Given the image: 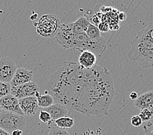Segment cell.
Returning <instances> with one entry per match:
<instances>
[{
	"instance_id": "1",
	"label": "cell",
	"mask_w": 153,
	"mask_h": 135,
	"mask_svg": "<svg viewBox=\"0 0 153 135\" xmlns=\"http://www.w3.org/2000/svg\"><path fill=\"white\" fill-rule=\"evenodd\" d=\"M46 92L55 103L85 115L102 117L108 112L115 90L111 73L96 65L82 68L78 62H65L51 75Z\"/></svg>"
},
{
	"instance_id": "2",
	"label": "cell",
	"mask_w": 153,
	"mask_h": 135,
	"mask_svg": "<svg viewBox=\"0 0 153 135\" xmlns=\"http://www.w3.org/2000/svg\"><path fill=\"white\" fill-rule=\"evenodd\" d=\"M55 37L58 43L64 49L80 51L88 50L98 56H101L106 50L107 43L104 38L100 41H94L89 39L85 32L74 33L70 23L60 25Z\"/></svg>"
},
{
	"instance_id": "3",
	"label": "cell",
	"mask_w": 153,
	"mask_h": 135,
	"mask_svg": "<svg viewBox=\"0 0 153 135\" xmlns=\"http://www.w3.org/2000/svg\"><path fill=\"white\" fill-rule=\"evenodd\" d=\"M153 22L135 34L130 42L128 57L143 68H153Z\"/></svg>"
},
{
	"instance_id": "4",
	"label": "cell",
	"mask_w": 153,
	"mask_h": 135,
	"mask_svg": "<svg viewBox=\"0 0 153 135\" xmlns=\"http://www.w3.org/2000/svg\"><path fill=\"white\" fill-rule=\"evenodd\" d=\"M33 24L36 27L37 33L45 38L55 36L60 26V20L55 15H43L37 22H33Z\"/></svg>"
},
{
	"instance_id": "5",
	"label": "cell",
	"mask_w": 153,
	"mask_h": 135,
	"mask_svg": "<svg viewBox=\"0 0 153 135\" xmlns=\"http://www.w3.org/2000/svg\"><path fill=\"white\" fill-rule=\"evenodd\" d=\"M26 126V121L24 116L3 110L0 113V128L7 133L11 134L16 129L22 131Z\"/></svg>"
},
{
	"instance_id": "6",
	"label": "cell",
	"mask_w": 153,
	"mask_h": 135,
	"mask_svg": "<svg viewBox=\"0 0 153 135\" xmlns=\"http://www.w3.org/2000/svg\"><path fill=\"white\" fill-rule=\"evenodd\" d=\"M11 94L19 99L27 97H37L40 94L39 88L35 82H29L25 84L13 86L11 89Z\"/></svg>"
},
{
	"instance_id": "7",
	"label": "cell",
	"mask_w": 153,
	"mask_h": 135,
	"mask_svg": "<svg viewBox=\"0 0 153 135\" xmlns=\"http://www.w3.org/2000/svg\"><path fill=\"white\" fill-rule=\"evenodd\" d=\"M16 70V62L11 58L9 57L0 58V81L10 83Z\"/></svg>"
},
{
	"instance_id": "8",
	"label": "cell",
	"mask_w": 153,
	"mask_h": 135,
	"mask_svg": "<svg viewBox=\"0 0 153 135\" xmlns=\"http://www.w3.org/2000/svg\"><path fill=\"white\" fill-rule=\"evenodd\" d=\"M19 99L16 98L15 96L9 93L2 98L0 99V105L3 110L11 112L19 115L24 116L21 109L19 105Z\"/></svg>"
},
{
	"instance_id": "9",
	"label": "cell",
	"mask_w": 153,
	"mask_h": 135,
	"mask_svg": "<svg viewBox=\"0 0 153 135\" xmlns=\"http://www.w3.org/2000/svg\"><path fill=\"white\" fill-rule=\"evenodd\" d=\"M33 77V71L29 70L24 68H17L11 81L10 82V85H11V87H13V86L25 84V83L32 81Z\"/></svg>"
},
{
	"instance_id": "10",
	"label": "cell",
	"mask_w": 153,
	"mask_h": 135,
	"mask_svg": "<svg viewBox=\"0 0 153 135\" xmlns=\"http://www.w3.org/2000/svg\"><path fill=\"white\" fill-rule=\"evenodd\" d=\"M19 101L20 107L24 115L28 116H33L39 109V107L38 105L36 97H27V98L20 99Z\"/></svg>"
},
{
	"instance_id": "11",
	"label": "cell",
	"mask_w": 153,
	"mask_h": 135,
	"mask_svg": "<svg viewBox=\"0 0 153 135\" xmlns=\"http://www.w3.org/2000/svg\"><path fill=\"white\" fill-rule=\"evenodd\" d=\"M96 62L97 56L90 51H82L79 56L78 64L83 68H92L96 65Z\"/></svg>"
},
{
	"instance_id": "12",
	"label": "cell",
	"mask_w": 153,
	"mask_h": 135,
	"mask_svg": "<svg viewBox=\"0 0 153 135\" xmlns=\"http://www.w3.org/2000/svg\"><path fill=\"white\" fill-rule=\"evenodd\" d=\"M43 110L49 113L53 121L62 117L67 116L69 114V110L65 106L57 103H54L47 108L43 109Z\"/></svg>"
},
{
	"instance_id": "13",
	"label": "cell",
	"mask_w": 153,
	"mask_h": 135,
	"mask_svg": "<svg viewBox=\"0 0 153 135\" xmlns=\"http://www.w3.org/2000/svg\"><path fill=\"white\" fill-rule=\"evenodd\" d=\"M134 105L138 109L153 107V90L145 92L134 100Z\"/></svg>"
},
{
	"instance_id": "14",
	"label": "cell",
	"mask_w": 153,
	"mask_h": 135,
	"mask_svg": "<svg viewBox=\"0 0 153 135\" xmlns=\"http://www.w3.org/2000/svg\"><path fill=\"white\" fill-rule=\"evenodd\" d=\"M86 34L90 39L94 41H100L103 39L101 35L100 31L99 30L98 26H96L90 23L86 31Z\"/></svg>"
},
{
	"instance_id": "15",
	"label": "cell",
	"mask_w": 153,
	"mask_h": 135,
	"mask_svg": "<svg viewBox=\"0 0 153 135\" xmlns=\"http://www.w3.org/2000/svg\"><path fill=\"white\" fill-rule=\"evenodd\" d=\"M37 103L39 107L42 108H47V107L51 106L54 103V98L51 95L46 93V94L41 95L40 94L37 97Z\"/></svg>"
},
{
	"instance_id": "16",
	"label": "cell",
	"mask_w": 153,
	"mask_h": 135,
	"mask_svg": "<svg viewBox=\"0 0 153 135\" xmlns=\"http://www.w3.org/2000/svg\"><path fill=\"white\" fill-rule=\"evenodd\" d=\"M55 126L61 129H69L74 126L75 122L73 118L68 116L62 117L54 121Z\"/></svg>"
},
{
	"instance_id": "17",
	"label": "cell",
	"mask_w": 153,
	"mask_h": 135,
	"mask_svg": "<svg viewBox=\"0 0 153 135\" xmlns=\"http://www.w3.org/2000/svg\"><path fill=\"white\" fill-rule=\"evenodd\" d=\"M139 116L141 117L143 122H146L153 119V107H147L140 110Z\"/></svg>"
},
{
	"instance_id": "18",
	"label": "cell",
	"mask_w": 153,
	"mask_h": 135,
	"mask_svg": "<svg viewBox=\"0 0 153 135\" xmlns=\"http://www.w3.org/2000/svg\"><path fill=\"white\" fill-rule=\"evenodd\" d=\"M11 86L9 82L0 81V99L11 93Z\"/></svg>"
},
{
	"instance_id": "19",
	"label": "cell",
	"mask_w": 153,
	"mask_h": 135,
	"mask_svg": "<svg viewBox=\"0 0 153 135\" xmlns=\"http://www.w3.org/2000/svg\"><path fill=\"white\" fill-rule=\"evenodd\" d=\"M48 135H70L65 129H61L56 126L53 127L50 129Z\"/></svg>"
},
{
	"instance_id": "20",
	"label": "cell",
	"mask_w": 153,
	"mask_h": 135,
	"mask_svg": "<svg viewBox=\"0 0 153 135\" xmlns=\"http://www.w3.org/2000/svg\"><path fill=\"white\" fill-rule=\"evenodd\" d=\"M39 120L43 122V123H48L49 126H51L52 122H53V120L51 118V116L49 113L45 111L44 110H41L39 113Z\"/></svg>"
},
{
	"instance_id": "21",
	"label": "cell",
	"mask_w": 153,
	"mask_h": 135,
	"mask_svg": "<svg viewBox=\"0 0 153 135\" xmlns=\"http://www.w3.org/2000/svg\"><path fill=\"white\" fill-rule=\"evenodd\" d=\"M143 120L141 118V117L139 115H135L131 118V124L134 127H138L141 126L143 124Z\"/></svg>"
},
{
	"instance_id": "22",
	"label": "cell",
	"mask_w": 153,
	"mask_h": 135,
	"mask_svg": "<svg viewBox=\"0 0 153 135\" xmlns=\"http://www.w3.org/2000/svg\"><path fill=\"white\" fill-rule=\"evenodd\" d=\"M98 27L100 31H102V32H104V33L107 32V31L109 30V27L106 23V22L100 23Z\"/></svg>"
},
{
	"instance_id": "23",
	"label": "cell",
	"mask_w": 153,
	"mask_h": 135,
	"mask_svg": "<svg viewBox=\"0 0 153 135\" xmlns=\"http://www.w3.org/2000/svg\"><path fill=\"white\" fill-rule=\"evenodd\" d=\"M138 97V95H137V93L135 92H131L130 93V98L131 99V100H135Z\"/></svg>"
},
{
	"instance_id": "24",
	"label": "cell",
	"mask_w": 153,
	"mask_h": 135,
	"mask_svg": "<svg viewBox=\"0 0 153 135\" xmlns=\"http://www.w3.org/2000/svg\"><path fill=\"white\" fill-rule=\"evenodd\" d=\"M22 131L19 130V129H16L13 131L11 133V135H22Z\"/></svg>"
},
{
	"instance_id": "25",
	"label": "cell",
	"mask_w": 153,
	"mask_h": 135,
	"mask_svg": "<svg viewBox=\"0 0 153 135\" xmlns=\"http://www.w3.org/2000/svg\"><path fill=\"white\" fill-rule=\"evenodd\" d=\"M119 18H120V20H122V21H124L125 19H126V14H125L124 12H120V14H119Z\"/></svg>"
},
{
	"instance_id": "26",
	"label": "cell",
	"mask_w": 153,
	"mask_h": 135,
	"mask_svg": "<svg viewBox=\"0 0 153 135\" xmlns=\"http://www.w3.org/2000/svg\"><path fill=\"white\" fill-rule=\"evenodd\" d=\"M0 135H11V134L8 133H7L6 131L1 129V128H0Z\"/></svg>"
},
{
	"instance_id": "27",
	"label": "cell",
	"mask_w": 153,
	"mask_h": 135,
	"mask_svg": "<svg viewBox=\"0 0 153 135\" xmlns=\"http://www.w3.org/2000/svg\"><path fill=\"white\" fill-rule=\"evenodd\" d=\"M2 110H3V109H2V108H1V105H0V113H1V112H2Z\"/></svg>"
},
{
	"instance_id": "28",
	"label": "cell",
	"mask_w": 153,
	"mask_h": 135,
	"mask_svg": "<svg viewBox=\"0 0 153 135\" xmlns=\"http://www.w3.org/2000/svg\"><path fill=\"white\" fill-rule=\"evenodd\" d=\"M151 134H152V135H153V131H152V132L151 133Z\"/></svg>"
}]
</instances>
